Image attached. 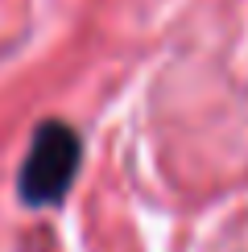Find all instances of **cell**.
Masks as SVG:
<instances>
[{
    "mask_svg": "<svg viewBox=\"0 0 248 252\" xmlns=\"http://www.w3.org/2000/svg\"><path fill=\"white\" fill-rule=\"evenodd\" d=\"M83 165V136L75 124L50 116L29 136L25 161L17 170V198L29 211H54L66 203Z\"/></svg>",
    "mask_w": 248,
    "mask_h": 252,
    "instance_id": "1",
    "label": "cell"
}]
</instances>
